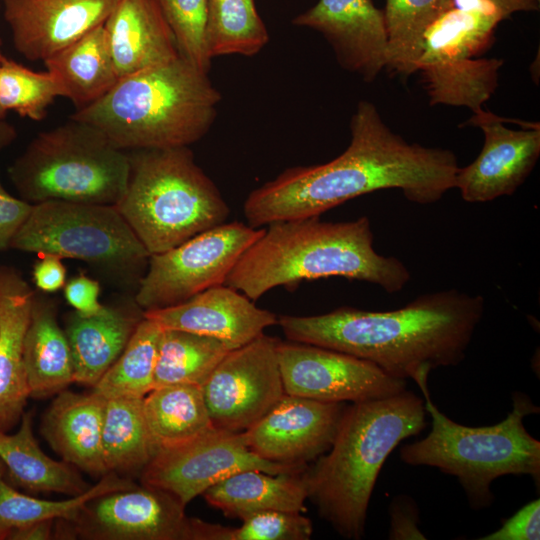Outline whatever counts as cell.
<instances>
[{
  "instance_id": "35",
  "label": "cell",
  "mask_w": 540,
  "mask_h": 540,
  "mask_svg": "<svg viewBox=\"0 0 540 540\" xmlns=\"http://www.w3.org/2000/svg\"><path fill=\"white\" fill-rule=\"evenodd\" d=\"M228 527L192 518V540H309L313 525L300 512L262 511Z\"/></svg>"
},
{
  "instance_id": "15",
  "label": "cell",
  "mask_w": 540,
  "mask_h": 540,
  "mask_svg": "<svg viewBox=\"0 0 540 540\" xmlns=\"http://www.w3.org/2000/svg\"><path fill=\"white\" fill-rule=\"evenodd\" d=\"M505 120L481 108L465 123L484 133L478 157L456 174L454 188L466 202L483 203L514 194L537 163L539 123L524 122L521 129H511Z\"/></svg>"
},
{
  "instance_id": "44",
  "label": "cell",
  "mask_w": 540,
  "mask_h": 540,
  "mask_svg": "<svg viewBox=\"0 0 540 540\" xmlns=\"http://www.w3.org/2000/svg\"><path fill=\"white\" fill-rule=\"evenodd\" d=\"M495 6L503 15V17L509 18L516 12H530L538 11L540 7V0H486Z\"/></svg>"
},
{
  "instance_id": "31",
  "label": "cell",
  "mask_w": 540,
  "mask_h": 540,
  "mask_svg": "<svg viewBox=\"0 0 540 540\" xmlns=\"http://www.w3.org/2000/svg\"><path fill=\"white\" fill-rule=\"evenodd\" d=\"M163 328L143 316L126 347L93 391L105 399L144 398L154 389V375Z\"/></svg>"
},
{
  "instance_id": "22",
  "label": "cell",
  "mask_w": 540,
  "mask_h": 540,
  "mask_svg": "<svg viewBox=\"0 0 540 540\" xmlns=\"http://www.w3.org/2000/svg\"><path fill=\"white\" fill-rule=\"evenodd\" d=\"M106 399L92 392L58 393L42 417L40 431L61 460L102 477L107 472L102 454Z\"/></svg>"
},
{
  "instance_id": "42",
  "label": "cell",
  "mask_w": 540,
  "mask_h": 540,
  "mask_svg": "<svg viewBox=\"0 0 540 540\" xmlns=\"http://www.w3.org/2000/svg\"><path fill=\"white\" fill-rule=\"evenodd\" d=\"M39 255L40 258L33 265L32 280L36 288L44 294L57 292L66 283L67 270L62 258L52 253Z\"/></svg>"
},
{
  "instance_id": "48",
  "label": "cell",
  "mask_w": 540,
  "mask_h": 540,
  "mask_svg": "<svg viewBox=\"0 0 540 540\" xmlns=\"http://www.w3.org/2000/svg\"><path fill=\"white\" fill-rule=\"evenodd\" d=\"M6 113L7 112L0 106V119L5 118Z\"/></svg>"
},
{
  "instance_id": "8",
  "label": "cell",
  "mask_w": 540,
  "mask_h": 540,
  "mask_svg": "<svg viewBox=\"0 0 540 540\" xmlns=\"http://www.w3.org/2000/svg\"><path fill=\"white\" fill-rule=\"evenodd\" d=\"M20 198L115 205L129 176L128 152L101 130L72 119L37 134L8 168Z\"/></svg>"
},
{
  "instance_id": "18",
  "label": "cell",
  "mask_w": 540,
  "mask_h": 540,
  "mask_svg": "<svg viewBox=\"0 0 540 540\" xmlns=\"http://www.w3.org/2000/svg\"><path fill=\"white\" fill-rule=\"evenodd\" d=\"M118 0H3L13 45L29 61H45L103 25Z\"/></svg>"
},
{
  "instance_id": "27",
  "label": "cell",
  "mask_w": 540,
  "mask_h": 540,
  "mask_svg": "<svg viewBox=\"0 0 540 540\" xmlns=\"http://www.w3.org/2000/svg\"><path fill=\"white\" fill-rule=\"evenodd\" d=\"M61 96L84 108L103 97L119 80L104 24L44 61Z\"/></svg>"
},
{
  "instance_id": "21",
  "label": "cell",
  "mask_w": 540,
  "mask_h": 540,
  "mask_svg": "<svg viewBox=\"0 0 540 540\" xmlns=\"http://www.w3.org/2000/svg\"><path fill=\"white\" fill-rule=\"evenodd\" d=\"M104 28L119 78L180 56L158 0H118Z\"/></svg>"
},
{
  "instance_id": "46",
  "label": "cell",
  "mask_w": 540,
  "mask_h": 540,
  "mask_svg": "<svg viewBox=\"0 0 540 540\" xmlns=\"http://www.w3.org/2000/svg\"><path fill=\"white\" fill-rule=\"evenodd\" d=\"M11 530L12 527L3 522H0V540H7Z\"/></svg>"
},
{
  "instance_id": "38",
  "label": "cell",
  "mask_w": 540,
  "mask_h": 540,
  "mask_svg": "<svg viewBox=\"0 0 540 540\" xmlns=\"http://www.w3.org/2000/svg\"><path fill=\"white\" fill-rule=\"evenodd\" d=\"M481 540H539L540 539V501L535 499L525 504L502 526L480 538Z\"/></svg>"
},
{
  "instance_id": "23",
  "label": "cell",
  "mask_w": 540,
  "mask_h": 540,
  "mask_svg": "<svg viewBox=\"0 0 540 540\" xmlns=\"http://www.w3.org/2000/svg\"><path fill=\"white\" fill-rule=\"evenodd\" d=\"M142 318L143 310L135 300L126 307L104 305L92 316L75 310L69 313L64 331L72 352L74 383L93 388L120 356Z\"/></svg>"
},
{
  "instance_id": "1",
  "label": "cell",
  "mask_w": 540,
  "mask_h": 540,
  "mask_svg": "<svg viewBox=\"0 0 540 540\" xmlns=\"http://www.w3.org/2000/svg\"><path fill=\"white\" fill-rule=\"evenodd\" d=\"M345 151L318 165L290 167L247 196L243 211L254 228L321 216L361 195L399 189L413 203L439 201L454 188L459 165L443 148L409 143L382 120L377 108L360 101L350 121Z\"/></svg>"
},
{
  "instance_id": "33",
  "label": "cell",
  "mask_w": 540,
  "mask_h": 540,
  "mask_svg": "<svg viewBox=\"0 0 540 540\" xmlns=\"http://www.w3.org/2000/svg\"><path fill=\"white\" fill-rule=\"evenodd\" d=\"M388 33L387 67L409 76L416 72L424 33L447 7L449 0H385Z\"/></svg>"
},
{
  "instance_id": "16",
  "label": "cell",
  "mask_w": 540,
  "mask_h": 540,
  "mask_svg": "<svg viewBox=\"0 0 540 540\" xmlns=\"http://www.w3.org/2000/svg\"><path fill=\"white\" fill-rule=\"evenodd\" d=\"M344 408V403L285 394L243 435L264 460L307 466L330 448Z\"/></svg>"
},
{
  "instance_id": "32",
  "label": "cell",
  "mask_w": 540,
  "mask_h": 540,
  "mask_svg": "<svg viewBox=\"0 0 540 540\" xmlns=\"http://www.w3.org/2000/svg\"><path fill=\"white\" fill-rule=\"evenodd\" d=\"M268 41L269 33L254 0H207L206 42L211 59L254 56Z\"/></svg>"
},
{
  "instance_id": "39",
  "label": "cell",
  "mask_w": 540,
  "mask_h": 540,
  "mask_svg": "<svg viewBox=\"0 0 540 540\" xmlns=\"http://www.w3.org/2000/svg\"><path fill=\"white\" fill-rule=\"evenodd\" d=\"M389 532L391 540H423L419 529L420 517L416 502L408 495H397L389 506Z\"/></svg>"
},
{
  "instance_id": "20",
  "label": "cell",
  "mask_w": 540,
  "mask_h": 540,
  "mask_svg": "<svg viewBox=\"0 0 540 540\" xmlns=\"http://www.w3.org/2000/svg\"><path fill=\"white\" fill-rule=\"evenodd\" d=\"M34 294L18 269L0 265V432L20 423L30 398L23 341Z\"/></svg>"
},
{
  "instance_id": "5",
  "label": "cell",
  "mask_w": 540,
  "mask_h": 540,
  "mask_svg": "<svg viewBox=\"0 0 540 540\" xmlns=\"http://www.w3.org/2000/svg\"><path fill=\"white\" fill-rule=\"evenodd\" d=\"M220 102L208 73L180 55L119 78L70 118L97 127L124 151L181 147L208 133Z\"/></svg>"
},
{
  "instance_id": "11",
  "label": "cell",
  "mask_w": 540,
  "mask_h": 540,
  "mask_svg": "<svg viewBox=\"0 0 540 540\" xmlns=\"http://www.w3.org/2000/svg\"><path fill=\"white\" fill-rule=\"evenodd\" d=\"M307 466L264 460L246 444L243 432L218 428L183 443L158 448L140 472V483L164 490L185 507L225 478L248 469L271 474L303 471Z\"/></svg>"
},
{
  "instance_id": "45",
  "label": "cell",
  "mask_w": 540,
  "mask_h": 540,
  "mask_svg": "<svg viewBox=\"0 0 540 540\" xmlns=\"http://www.w3.org/2000/svg\"><path fill=\"white\" fill-rule=\"evenodd\" d=\"M17 137V131L15 127L7 122L5 118L0 119V152L9 146ZM0 182V189H3Z\"/></svg>"
},
{
  "instance_id": "43",
  "label": "cell",
  "mask_w": 540,
  "mask_h": 540,
  "mask_svg": "<svg viewBox=\"0 0 540 540\" xmlns=\"http://www.w3.org/2000/svg\"><path fill=\"white\" fill-rule=\"evenodd\" d=\"M55 520H42L12 528L8 540H51L54 539Z\"/></svg>"
},
{
  "instance_id": "19",
  "label": "cell",
  "mask_w": 540,
  "mask_h": 540,
  "mask_svg": "<svg viewBox=\"0 0 540 540\" xmlns=\"http://www.w3.org/2000/svg\"><path fill=\"white\" fill-rule=\"evenodd\" d=\"M143 316L163 329L215 338L232 350L251 342L278 321L274 313L257 307L251 299L225 284L208 288L171 307L143 311Z\"/></svg>"
},
{
  "instance_id": "28",
  "label": "cell",
  "mask_w": 540,
  "mask_h": 540,
  "mask_svg": "<svg viewBox=\"0 0 540 540\" xmlns=\"http://www.w3.org/2000/svg\"><path fill=\"white\" fill-rule=\"evenodd\" d=\"M156 451L144 416L143 398L106 399L102 454L107 472L140 474Z\"/></svg>"
},
{
  "instance_id": "17",
  "label": "cell",
  "mask_w": 540,
  "mask_h": 540,
  "mask_svg": "<svg viewBox=\"0 0 540 540\" xmlns=\"http://www.w3.org/2000/svg\"><path fill=\"white\" fill-rule=\"evenodd\" d=\"M292 22L320 32L340 66L365 82L373 81L387 67L384 13L372 0H319Z\"/></svg>"
},
{
  "instance_id": "7",
  "label": "cell",
  "mask_w": 540,
  "mask_h": 540,
  "mask_svg": "<svg viewBox=\"0 0 540 540\" xmlns=\"http://www.w3.org/2000/svg\"><path fill=\"white\" fill-rule=\"evenodd\" d=\"M431 430L421 440L404 445L401 460L412 466H431L455 476L472 508L492 504L491 485L505 475H528L540 483V442L526 430V416L539 413L528 395L515 392L512 410L501 422L469 427L454 422L433 403L428 385L419 386Z\"/></svg>"
},
{
  "instance_id": "25",
  "label": "cell",
  "mask_w": 540,
  "mask_h": 540,
  "mask_svg": "<svg viewBox=\"0 0 540 540\" xmlns=\"http://www.w3.org/2000/svg\"><path fill=\"white\" fill-rule=\"evenodd\" d=\"M16 433L0 432V459L5 465V480L27 494L58 493L77 496L88 490L75 466L49 457L33 434V412H24Z\"/></svg>"
},
{
  "instance_id": "14",
  "label": "cell",
  "mask_w": 540,
  "mask_h": 540,
  "mask_svg": "<svg viewBox=\"0 0 540 540\" xmlns=\"http://www.w3.org/2000/svg\"><path fill=\"white\" fill-rule=\"evenodd\" d=\"M286 394L322 402H361L399 394L406 380L373 363L329 348L295 341L277 344Z\"/></svg>"
},
{
  "instance_id": "37",
  "label": "cell",
  "mask_w": 540,
  "mask_h": 540,
  "mask_svg": "<svg viewBox=\"0 0 540 540\" xmlns=\"http://www.w3.org/2000/svg\"><path fill=\"white\" fill-rule=\"evenodd\" d=\"M180 55L204 72L211 58L206 42L207 0H158Z\"/></svg>"
},
{
  "instance_id": "34",
  "label": "cell",
  "mask_w": 540,
  "mask_h": 540,
  "mask_svg": "<svg viewBox=\"0 0 540 540\" xmlns=\"http://www.w3.org/2000/svg\"><path fill=\"white\" fill-rule=\"evenodd\" d=\"M135 485L129 478L108 472L82 494L64 500H46L19 492L5 478H0V522L14 528L42 520H70L89 500Z\"/></svg>"
},
{
  "instance_id": "49",
  "label": "cell",
  "mask_w": 540,
  "mask_h": 540,
  "mask_svg": "<svg viewBox=\"0 0 540 540\" xmlns=\"http://www.w3.org/2000/svg\"><path fill=\"white\" fill-rule=\"evenodd\" d=\"M0 45H1V39H0Z\"/></svg>"
},
{
  "instance_id": "10",
  "label": "cell",
  "mask_w": 540,
  "mask_h": 540,
  "mask_svg": "<svg viewBox=\"0 0 540 540\" xmlns=\"http://www.w3.org/2000/svg\"><path fill=\"white\" fill-rule=\"evenodd\" d=\"M263 231L242 222H225L150 255L135 302L143 311L167 308L224 284L240 256Z\"/></svg>"
},
{
  "instance_id": "4",
  "label": "cell",
  "mask_w": 540,
  "mask_h": 540,
  "mask_svg": "<svg viewBox=\"0 0 540 540\" xmlns=\"http://www.w3.org/2000/svg\"><path fill=\"white\" fill-rule=\"evenodd\" d=\"M411 391L345 406L330 448L306 467L308 499L343 538L363 537L369 501L387 457L427 425Z\"/></svg>"
},
{
  "instance_id": "6",
  "label": "cell",
  "mask_w": 540,
  "mask_h": 540,
  "mask_svg": "<svg viewBox=\"0 0 540 540\" xmlns=\"http://www.w3.org/2000/svg\"><path fill=\"white\" fill-rule=\"evenodd\" d=\"M126 189L114 205L150 255L226 222L230 209L189 146L128 152Z\"/></svg>"
},
{
  "instance_id": "2",
  "label": "cell",
  "mask_w": 540,
  "mask_h": 540,
  "mask_svg": "<svg viewBox=\"0 0 540 540\" xmlns=\"http://www.w3.org/2000/svg\"><path fill=\"white\" fill-rule=\"evenodd\" d=\"M483 313L481 295L450 289L392 311L340 307L314 316L282 315L277 324L290 341L355 356L419 386L433 369L464 360Z\"/></svg>"
},
{
  "instance_id": "29",
  "label": "cell",
  "mask_w": 540,
  "mask_h": 540,
  "mask_svg": "<svg viewBox=\"0 0 540 540\" xmlns=\"http://www.w3.org/2000/svg\"><path fill=\"white\" fill-rule=\"evenodd\" d=\"M149 431L158 448L188 441L213 428L201 386L167 385L143 398Z\"/></svg>"
},
{
  "instance_id": "47",
  "label": "cell",
  "mask_w": 540,
  "mask_h": 540,
  "mask_svg": "<svg viewBox=\"0 0 540 540\" xmlns=\"http://www.w3.org/2000/svg\"><path fill=\"white\" fill-rule=\"evenodd\" d=\"M6 468L2 460L0 459V478H5Z\"/></svg>"
},
{
  "instance_id": "30",
  "label": "cell",
  "mask_w": 540,
  "mask_h": 540,
  "mask_svg": "<svg viewBox=\"0 0 540 540\" xmlns=\"http://www.w3.org/2000/svg\"><path fill=\"white\" fill-rule=\"evenodd\" d=\"M232 349L220 340L192 332L163 329L154 375V388L201 386Z\"/></svg>"
},
{
  "instance_id": "36",
  "label": "cell",
  "mask_w": 540,
  "mask_h": 540,
  "mask_svg": "<svg viewBox=\"0 0 540 540\" xmlns=\"http://www.w3.org/2000/svg\"><path fill=\"white\" fill-rule=\"evenodd\" d=\"M60 88L48 72H35L0 53V106L34 121L42 120Z\"/></svg>"
},
{
  "instance_id": "40",
  "label": "cell",
  "mask_w": 540,
  "mask_h": 540,
  "mask_svg": "<svg viewBox=\"0 0 540 540\" xmlns=\"http://www.w3.org/2000/svg\"><path fill=\"white\" fill-rule=\"evenodd\" d=\"M100 292L99 282L83 272L70 278L63 287L66 302L83 316L95 315L104 308L99 301Z\"/></svg>"
},
{
  "instance_id": "12",
  "label": "cell",
  "mask_w": 540,
  "mask_h": 540,
  "mask_svg": "<svg viewBox=\"0 0 540 540\" xmlns=\"http://www.w3.org/2000/svg\"><path fill=\"white\" fill-rule=\"evenodd\" d=\"M57 539L192 540V517L172 494L147 485L89 500L70 519L55 521Z\"/></svg>"
},
{
  "instance_id": "3",
  "label": "cell",
  "mask_w": 540,
  "mask_h": 540,
  "mask_svg": "<svg viewBox=\"0 0 540 540\" xmlns=\"http://www.w3.org/2000/svg\"><path fill=\"white\" fill-rule=\"evenodd\" d=\"M367 216L326 222L320 216L274 222L240 256L225 285L255 301L275 287L343 277L401 291L411 275L397 258L373 248Z\"/></svg>"
},
{
  "instance_id": "41",
  "label": "cell",
  "mask_w": 540,
  "mask_h": 540,
  "mask_svg": "<svg viewBox=\"0 0 540 540\" xmlns=\"http://www.w3.org/2000/svg\"><path fill=\"white\" fill-rule=\"evenodd\" d=\"M32 204L0 189V251L10 248L18 229L27 218Z\"/></svg>"
},
{
  "instance_id": "9",
  "label": "cell",
  "mask_w": 540,
  "mask_h": 540,
  "mask_svg": "<svg viewBox=\"0 0 540 540\" xmlns=\"http://www.w3.org/2000/svg\"><path fill=\"white\" fill-rule=\"evenodd\" d=\"M10 248L78 259L136 289L150 256L114 205L63 200L32 204Z\"/></svg>"
},
{
  "instance_id": "13",
  "label": "cell",
  "mask_w": 540,
  "mask_h": 540,
  "mask_svg": "<svg viewBox=\"0 0 540 540\" xmlns=\"http://www.w3.org/2000/svg\"><path fill=\"white\" fill-rule=\"evenodd\" d=\"M278 340L263 333L231 350L202 385L215 428L243 432L286 394L277 358Z\"/></svg>"
},
{
  "instance_id": "24",
  "label": "cell",
  "mask_w": 540,
  "mask_h": 540,
  "mask_svg": "<svg viewBox=\"0 0 540 540\" xmlns=\"http://www.w3.org/2000/svg\"><path fill=\"white\" fill-rule=\"evenodd\" d=\"M54 299L35 292L23 341V361L29 396L48 398L74 383L70 344L57 321Z\"/></svg>"
},
{
  "instance_id": "26",
  "label": "cell",
  "mask_w": 540,
  "mask_h": 540,
  "mask_svg": "<svg viewBox=\"0 0 540 540\" xmlns=\"http://www.w3.org/2000/svg\"><path fill=\"white\" fill-rule=\"evenodd\" d=\"M304 470L279 474L242 470L211 486L202 496L232 518L271 510L303 513L308 499Z\"/></svg>"
}]
</instances>
